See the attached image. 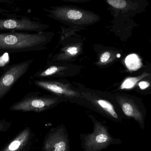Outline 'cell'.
Masks as SVG:
<instances>
[{"mask_svg": "<svg viewBox=\"0 0 151 151\" xmlns=\"http://www.w3.org/2000/svg\"><path fill=\"white\" fill-rule=\"evenodd\" d=\"M65 68L63 67H60L57 66H51L49 68H47V70H45L44 71L42 72L40 74L41 77H45V76H50L58 73L61 70H64Z\"/></svg>", "mask_w": 151, "mask_h": 151, "instance_id": "16", "label": "cell"}, {"mask_svg": "<svg viewBox=\"0 0 151 151\" xmlns=\"http://www.w3.org/2000/svg\"><path fill=\"white\" fill-rule=\"evenodd\" d=\"M49 27L47 24L27 17L0 19V31L41 32Z\"/></svg>", "mask_w": 151, "mask_h": 151, "instance_id": "5", "label": "cell"}, {"mask_svg": "<svg viewBox=\"0 0 151 151\" xmlns=\"http://www.w3.org/2000/svg\"><path fill=\"white\" fill-rule=\"evenodd\" d=\"M7 11H8L5 9L0 8V14H3V13H4V12H6Z\"/></svg>", "mask_w": 151, "mask_h": 151, "instance_id": "21", "label": "cell"}, {"mask_svg": "<svg viewBox=\"0 0 151 151\" xmlns=\"http://www.w3.org/2000/svg\"><path fill=\"white\" fill-rule=\"evenodd\" d=\"M107 9L113 17V28L130 26L133 18L145 11L148 0H104Z\"/></svg>", "mask_w": 151, "mask_h": 151, "instance_id": "3", "label": "cell"}, {"mask_svg": "<svg viewBox=\"0 0 151 151\" xmlns=\"http://www.w3.org/2000/svg\"><path fill=\"white\" fill-rule=\"evenodd\" d=\"M43 10L49 17L76 30L94 24L101 19L91 11L73 5L51 6Z\"/></svg>", "mask_w": 151, "mask_h": 151, "instance_id": "2", "label": "cell"}, {"mask_svg": "<svg viewBox=\"0 0 151 151\" xmlns=\"http://www.w3.org/2000/svg\"><path fill=\"white\" fill-rule=\"evenodd\" d=\"M58 100L55 98L41 97L28 94L13 104L9 110L14 111H42L55 105Z\"/></svg>", "mask_w": 151, "mask_h": 151, "instance_id": "6", "label": "cell"}, {"mask_svg": "<svg viewBox=\"0 0 151 151\" xmlns=\"http://www.w3.org/2000/svg\"><path fill=\"white\" fill-rule=\"evenodd\" d=\"M11 125V122L5 119H0V134L7 132Z\"/></svg>", "mask_w": 151, "mask_h": 151, "instance_id": "18", "label": "cell"}, {"mask_svg": "<svg viewBox=\"0 0 151 151\" xmlns=\"http://www.w3.org/2000/svg\"><path fill=\"white\" fill-rule=\"evenodd\" d=\"M43 149L44 151H69L68 138L63 130L58 129L50 134Z\"/></svg>", "mask_w": 151, "mask_h": 151, "instance_id": "9", "label": "cell"}, {"mask_svg": "<svg viewBox=\"0 0 151 151\" xmlns=\"http://www.w3.org/2000/svg\"><path fill=\"white\" fill-rule=\"evenodd\" d=\"M32 137V132L28 127L21 130L10 141L1 151H26Z\"/></svg>", "mask_w": 151, "mask_h": 151, "instance_id": "10", "label": "cell"}, {"mask_svg": "<svg viewBox=\"0 0 151 151\" xmlns=\"http://www.w3.org/2000/svg\"><path fill=\"white\" fill-rule=\"evenodd\" d=\"M33 62L32 60L23 61L9 65L0 77V100L10 91L17 82L24 75Z\"/></svg>", "mask_w": 151, "mask_h": 151, "instance_id": "4", "label": "cell"}, {"mask_svg": "<svg viewBox=\"0 0 151 151\" xmlns=\"http://www.w3.org/2000/svg\"><path fill=\"white\" fill-rule=\"evenodd\" d=\"M35 84L38 87L47 90L54 94L65 96L68 97H79L80 94L72 89L67 84L56 81H36Z\"/></svg>", "mask_w": 151, "mask_h": 151, "instance_id": "11", "label": "cell"}, {"mask_svg": "<svg viewBox=\"0 0 151 151\" xmlns=\"http://www.w3.org/2000/svg\"><path fill=\"white\" fill-rule=\"evenodd\" d=\"M150 75V73L147 72H144L139 76L136 77H130L127 78L124 80L120 86L121 89H131L135 86H136L137 83L141 80L146 78L147 76Z\"/></svg>", "mask_w": 151, "mask_h": 151, "instance_id": "13", "label": "cell"}, {"mask_svg": "<svg viewBox=\"0 0 151 151\" xmlns=\"http://www.w3.org/2000/svg\"><path fill=\"white\" fill-rule=\"evenodd\" d=\"M64 1L69 2L79 3H84L90 1L91 0H61Z\"/></svg>", "mask_w": 151, "mask_h": 151, "instance_id": "20", "label": "cell"}, {"mask_svg": "<svg viewBox=\"0 0 151 151\" xmlns=\"http://www.w3.org/2000/svg\"><path fill=\"white\" fill-rule=\"evenodd\" d=\"M114 140L110 134L107 128L100 122L94 124V131L85 138L84 148L87 151H99L106 148Z\"/></svg>", "mask_w": 151, "mask_h": 151, "instance_id": "7", "label": "cell"}, {"mask_svg": "<svg viewBox=\"0 0 151 151\" xmlns=\"http://www.w3.org/2000/svg\"><path fill=\"white\" fill-rule=\"evenodd\" d=\"M115 58L116 56L114 53L111 51H105L100 55L98 63L100 65H105L112 62Z\"/></svg>", "mask_w": 151, "mask_h": 151, "instance_id": "15", "label": "cell"}, {"mask_svg": "<svg viewBox=\"0 0 151 151\" xmlns=\"http://www.w3.org/2000/svg\"><path fill=\"white\" fill-rule=\"evenodd\" d=\"M125 116L135 121L142 130L145 127V118L146 111L144 106L137 104L134 97L118 96L116 98Z\"/></svg>", "mask_w": 151, "mask_h": 151, "instance_id": "8", "label": "cell"}, {"mask_svg": "<svg viewBox=\"0 0 151 151\" xmlns=\"http://www.w3.org/2000/svg\"><path fill=\"white\" fill-rule=\"evenodd\" d=\"M150 83L149 82L146 81H142L140 82L139 83L138 85L141 89L145 90L150 87Z\"/></svg>", "mask_w": 151, "mask_h": 151, "instance_id": "19", "label": "cell"}, {"mask_svg": "<svg viewBox=\"0 0 151 151\" xmlns=\"http://www.w3.org/2000/svg\"><path fill=\"white\" fill-rule=\"evenodd\" d=\"M7 0H0V1H6Z\"/></svg>", "mask_w": 151, "mask_h": 151, "instance_id": "22", "label": "cell"}, {"mask_svg": "<svg viewBox=\"0 0 151 151\" xmlns=\"http://www.w3.org/2000/svg\"><path fill=\"white\" fill-rule=\"evenodd\" d=\"M54 35L51 32L31 33L28 32L0 33V55L35 50Z\"/></svg>", "mask_w": 151, "mask_h": 151, "instance_id": "1", "label": "cell"}, {"mask_svg": "<svg viewBox=\"0 0 151 151\" xmlns=\"http://www.w3.org/2000/svg\"><path fill=\"white\" fill-rule=\"evenodd\" d=\"M76 45H73L66 48L65 50L63 55L66 57H72L76 55L79 53L80 48Z\"/></svg>", "mask_w": 151, "mask_h": 151, "instance_id": "17", "label": "cell"}, {"mask_svg": "<svg viewBox=\"0 0 151 151\" xmlns=\"http://www.w3.org/2000/svg\"></svg>", "mask_w": 151, "mask_h": 151, "instance_id": "23", "label": "cell"}, {"mask_svg": "<svg viewBox=\"0 0 151 151\" xmlns=\"http://www.w3.org/2000/svg\"><path fill=\"white\" fill-rule=\"evenodd\" d=\"M95 103L112 118L116 120H119V115L111 103L103 99H97L95 101Z\"/></svg>", "mask_w": 151, "mask_h": 151, "instance_id": "12", "label": "cell"}, {"mask_svg": "<svg viewBox=\"0 0 151 151\" xmlns=\"http://www.w3.org/2000/svg\"><path fill=\"white\" fill-rule=\"evenodd\" d=\"M128 69L131 70H137L142 66L141 59L135 54H132L127 57L125 61Z\"/></svg>", "mask_w": 151, "mask_h": 151, "instance_id": "14", "label": "cell"}]
</instances>
